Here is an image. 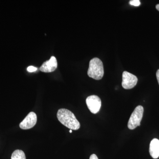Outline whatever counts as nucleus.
<instances>
[{"label": "nucleus", "mask_w": 159, "mask_h": 159, "mask_svg": "<svg viewBox=\"0 0 159 159\" xmlns=\"http://www.w3.org/2000/svg\"><path fill=\"white\" fill-rule=\"evenodd\" d=\"M37 116L34 112H31L20 124V128L28 129L34 127L37 122Z\"/></svg>", "instance_id": "423d86ee"}, {"label": "nucleus", "mask_w": 159, "mask_h": 159, "mask_svg": "<svg viewBox=\"0 0 159 159\" xmlns=\"http://www.w3.org/2000/svg\"><path fill=\"white\" fill-rule=\"evenodd\" d=\"M88 75L90 77L96 80L102 79L104 75V70L101 60L97 57L91 60L89 62Z\"/></svg>", "instance_id": "f03ea898"}, {"label": "nucleus", "mask_w": 159, "mask_h": 159, "mask_svg": "<svg viewBox=\"0 0 159 159\" xmlns=\"http://www.w3.org/2000/svg\"><path fill=\"white\" fill-rule=\"evenodd\" d=\"M144 108L142 106L137 107L131 115L128 121V127L130 129H134L137 126H140L143 117Z\"/></svg>", "instance_id": "7ed1b4c3"}, {"label": "nucleus", "mask_w": 159, "mask_h": 159, "mask_svg": "<svg viewBox=\"0 0 159 159\" xmlns=\"http://www.w3.org/2000/svg\"><path fill=\"white\" fill-rule=\"evenodd\" d=\"M129 4L131 6H139L141 5V2L139 0H132L129 2Z\"/></svg>", "instance_id": "9d476101"}, {"label": "nucleus", "mask_w": 159, "mask_h": 159, "mask_svg": "<svg viewBox=\"0 0 159 159\" xmlns=\"http://www.w3.org/2000/svg\"><path fill=\"white\" fill-rule=\"evenodd\" d=\"M88 107L93 114H97L100 110L101 107V100L98 96L92 95L87 98L86 100Z\"/></svg>", "instance_id": "39448f33"}, {"label": "nucleus", "mask_w": 159, "mask_h": 159, "mask_svg": "<svg viewBox=\"0 0 159 159\" xmlns=\"http://www.w3.org/2000/svg\"><path fill=\"white\" fill-rule=\"evenodd\" d=\"M57 66L56 57L52 56L49 60L45 61L40 67V70L44 73H51L55 70Z\"/></svg>", "instance_id": "0eeeda50"}, {"label": "nucleus", "mask_w": 159, "mask_h": 159, "mask_svg": "<svg viewBox=\"0 0 159 159\" xmlns=\"http://www.w3.org/2000/svg\"><path fill=\"white\" fill-rule=\"evenodd\" d=\"M138 78L133 74L124 71L122 74V86L125 89H130L134 87L138 82Z\"/></svg>", "instance_id": "20e7f679"}, {"label": "nucleus", "mask_w": 159, "mask_h": 159, "mask_svg": "<svg viewBox=\"0 0 159 159\" xmlns=\"http://www.w3.org/2000/svg\"><path fill=\"white\" fill-rule=\"evenodd\" d=\"M57 116L60 122L70 129L77 130L80 128V123L73 112L66 109L58 111Z\"/></svg>", "instance_id": "f257e3e1"}, {"label": "nucleus", "mask_w": 159, "mask_h": 159, "mask_svg": "<svg viewBox=\"0 0 159 159\" xmlns=\"http://www.w3.org/2000/svg\"><path fill=\"white\" fill-rule=\"evenodd\" d=\"M11 159H26L25 155L22 150L17 149L12 153Z\"/></svg>", "instance_id": "1a4fd4ad"}, {"label": "nucleus", "mask_w": 159, "mask_h": 159, "mask_svg": "<svg viewBox=\"0 0 159 159\" xmlns=\"http://www.w3.org/2000/svg\"><path fill=\"white\" fill-rule=\"evenodd\" d=\"M149 153L151 156L154 159H157L159 157V140L153 139L150 142L149 146Z\"/></svg>", "instance_id": "6e6552de"}, {"label": "nucleus", "mask_w": 159, "mask_h": 159, "mask_svg": "<svg viewBox=\"0 0 159 159\" xmlns=\"http://www.w3.org/2000/svg\"><path fill=\"white\" fill-rule=\"evenodd\" d=\"M37 69L35 67L33 66H30L28 67L27 68V70L29 71L30 73H32V72H35L37 70Z\"/></svg>", "instance_id": "9b49d317"}, {"label": "nucleus", "mask_w": 159, "mask_h": 159, "mask_svg": "<svg viewBox=\"0 0 159 159\" xmlns=\"http://www.w3.org/2000/svg\"><path fill=\"white\" fill-rule=\"evenodd\" d=\"M156 76L157 80L158 82V84H159V69L157 71L156 73Z\"/></svg>", "instance_id": "ddd939ff"}, {"label": "nucleus", "mask_w": 159, "mask_h": 159, "mask_svg": "<svg viewBox=\"0 0 159 159\" xmlns=\"http://www.w3.org/2000/svg\"><path fill=\"white\" fill-rule=\"evenodd\" d=\"M89 159H98V158L96 154H93L91 155Z\"/></svg>", "instance_id": "f8f14e48"}, {"label": "nucleus", "mask_w": 159, "mask_h": 159, "mask_svg": "<svg viewBox=\"0 0 159 159\" xmlns=\"http://www.w3.org/2000/svg\"><path fill=\"white\" fill-rule=\"evenodd\" d=\"M70 133H71L72 132V129H70Z\"/></svg>", "instance_id": "2eb2a0df"}, {"label": "nucleus", "mask_w": 159, "mask_h": 159, "mask_svg": "<svg viewBox=\"0 0 159 159\" xmlns=\"http://www.w3.org/2000/svg\"><path fill=\"white\" fill-rule=\"evenodd\" d=\"M156 8L157 10H158L159 11V4L157 5L156 6Z\"/></svg>", "instance_id": "4468645a"}]
</instances>
